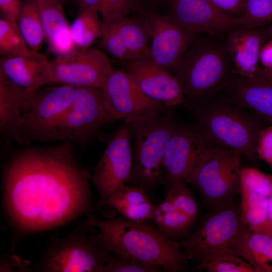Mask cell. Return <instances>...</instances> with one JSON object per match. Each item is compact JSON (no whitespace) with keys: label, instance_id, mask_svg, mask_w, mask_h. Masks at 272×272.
<instances>
[{"label":"cell","instance_id":"obj_1","mask_svg":"<svg viewBox=\"0 0 272 272\" xmlns=\"http://www.w3.org/2000/svg\"><path fill=\"white\" fill-rule=\"evenodd\" d=\"M89 181L70 145L24 149L4 172L3 202L9 220L26 233L66 224L89 209Z\"/></svg>","mask_w":272,"mask_h":272},{"label":"cell","instance_id":"obj_2","mask_svg":"<svg viewBox=\"0 0 272 272\" xmlns=\"http://www.w3.org/2000/svg\"><path fill=\"white\" fill-rule=\"evenodd\" d=\"M86 222L97 228L111 253L162 267L169 272L185 271L188 259L180 242L171 240L145 222L123 217L102 219L89 215Z\"/></svg>","mask_w":272,"mask_h":272},{"label":"cell","instance_id":"obj_3","mask_svg":"<svg viewBox=\"0 0 272 272\" xmlns=\"http://www.w3.org/2000/svg\"><path fill=\"white\" fill-rule=\"evenodd\" d=\"M224 92V95L219 92L192 108L196 122L216 144L240 150L257 167V142L260 132L268 123Z\"/></svg>","mask_w":272,"mask_h":272},{"label":"cell","instance_id":"obj_4","mask_svg":"<svg viewBox=\"0 0 272 272\" xmlns=\"http://www.w3.org/2000/svg\"><path fill=\"white\" fill-rule=\"evenodd\" d=\"M180 121L171 110L125 122L133 138V166L129 184L148 193L164 183V156Z\"/></svg>","mask_w":272,"mask_h":272},{"label":"cell","instance_id":"obj_5","mask_svg":"<svg viewBox=\"0 0 272 272\" xmlns=\"http://www.w3.org/2000/svg\"><path fill=\"white\" fill-rule=\"evenodd\" d=\"M249 230L241 218L240 206L234 202L204 215L180 244L188 260L197 265L222 256L239 257Z\"/></svg>","mask_w":272,"mask_h":272},{"label":"cell","instance_id":"obj_6","mask_svg":"<svg viewBox=\"0 0 272 272\" xmlns=\"http://www.w3.org/2000/svg\"><path fill=\"white\" fill-rule=\"evenodd\" d=\"M173 70L192 108L221 91L232 77L220 48L195 41Z\"/></svg>","mask_w":272,"mask_h":272},{"label":"cell","instance_id":"obj_7","mask_svg":"<svg viewBox=\"0 0 272 272\" xmlns=\"http://www.w3.org/2000/svg\"><path fill=\"white\" fill-rule=\"evenodd\" d=\"M242 156L239 150L218 146L203 158L187 180L208 212L233 203L240 193Z\"/></svg>","mask_w":272,"mask_h":272},{"label":"cell","instance_id":"obj_8","mask_svg":"<svg viewBox=\"0 0 272 272\" xmlns=\"http://www.w3.org/2000/svg\"><path fill=\"white\" fill-rule=\"evenodd\" d=\"M81 226L52 242L40 262L39 269L49 272H104L112 253L101 236L90 232L91 225Z\"/></svg>","mask_w":272,"mask_h":272},{"label":"cell","instance_id":"obj_9","mask_svg":"<svg viewBox=\"0 0 272 272\" xmlns=\"http://www.w3.org/2000/svg\"><path fill=\"white\" fill-rule=\"evenodd\" d=\"M114 120L107 108L101 87H75L71 106L42 141L75 142L86 140Z\"/></svg>","mask_w":272,"mask_h":272},{"label":"cell","instance_id":"obj_10","mask_svg":"<svg viewBox=\"0 0 272 272\" xmlns=\"http://www.w3.org/2000/svg\"><path fill=\"white\" fill-rule=\"evenodd\" d=\"M113 71L110 60L103 51L77 48L45 62L38 90L48 84L100 87Z\"/></svg>","mask_w":272,"mask_h":272},{"label":"cell","instance_id":"obj_11","mask_svg":"<svg viewBox=\"0 0 272 272\" xmlns=\"http://www.w3.org/2000/svg\"><path fill=\"white\" fill-rule=\"evenodd\" d=\"M75 87L60 85L37 90L26 101L12 136L19 143L42 141L71 106Z\"/></svg>","mask_w":272,"mask_h":272},{"label":"cell","instance_id":"obj_12","mask_svg":"<svg viewBox=\"0 0 272 272\" xmlns=\"http://www.w3.org/2000/svg\"><path fill=\"white\" fill-rule=\"evenodd\" d=\"M220 146L197 123L180 122L171 135L164 156V184L169 189L187 181L203 158Z\"/></svg>","mask_w":272,"mask_h":272},{"label":"cell","instance_id":"obj_13","mask_svg":"<svg viewBox=\"0 0 272 272\" xmlns=\"http://www.w3.org/2000/svg\"><path fill=\"white\" fill-rule=\"evenodd\" d=\"M132 136L126 124L116 131L89 175L99 195V205L102 206L130 179L133 166Z\"/></svg>","mask_w":272,"mask_h":272},{"label":"cell","instance_id":"obj_14","mask_svg":"<svg viewBox=\"0 0 272 272\" xmlns=\"http://www.w3.org/2000/svg\"><path fill=\"white\" fill-rule=\"evenodd\" d=\"M100 87L115 120L123 119L125 122L146 118L164 112L167 107L145 95L124 71L114 70Z\"/></svg>","mask_w":272,"mask_h":272},{"label":"cell","instance_id":"obj_15","mask_svg":"<svg viewBox=\"0 0 272 272\" xmlns=\"http://www.w3.org/2000/svg\"><path fill=\"white\" fill-rule=\"evenodd\" d=\"M145 21L152 39L150 56L160 67L174 69L195 41V34L180 26L169 16L147 14Z\"/></svg>","mask_w":272,"mask_h":272},{"label":"cell","instance_id":"obj_16","mask_svg":"<svg viewBox=\"0 0 272 272\" xmlns=\"http://www.w3.org/2000/svg\"><path fill=\"white\" fill-rule=\"evenodd\" d=\"M194 34L229 33L240 28V17L233 16L215 6L210 0H173L168 16Z\"/></svg>","mask_w":272,"mask_h":272},{"label":"cell","instance_id":"obj_17","mask_svg":"<svg viewBox=\"0 0 272 272\" xmlns=\"http://www.w3.org/2000/svg\"><path fill=\"white\" fill-rule=\"evenodd\" d=\"M101 46L113 57L128 60L150 53L149 33L145 21L120 17L102 22Z\"/></svg>","mask_w":272,"mask_h":272},{"label":"cell","instance_id":"obj_18","mask_svg":"<svg viewBox=\"0 0 272 272\" xmlns=\"http://www.w3.org/2000/svg\"><path fill=\"white\" fill-rule=\"evenodd\" d=\"M124 71L145 95L167 108L184 103V93L177 79L158 66L150 53L128 60Z\"/></svg>","mask_w":272,"mask_h":272},{"label":"cell","instance_id":"obj_19","mask_svg":"<svg viewBox=\"0 0 272 272\" xmlns=\"http://www.w3.org/2000/svg\"><path fill=\"white\" fill-rule=\"evenodd\" d=\"M264 38L254 28H238L228 33L226 50L236 75L247 79L257 78L261 67L260 53Z\"/></svg>","mask_w":272,"mask_h":272},{"label":"cell","instance_id":"obj_20","mask_svg":"<svg viewBox=\"0 0 272 272\" xmlns=\"http://www.w3.org/2000/svg\"><path fill=\"white\" fill-rule=\"evenodd\" d=\"M223 90L238 103L272 125V82L232 76Z\"/></svg>","mask_w":272,"mask_h":272},{"label":"cell","instance_id":"obj_21","mask_svg":"<svg viewBox=\"0 0 272 272\" xmlns=\"http://www.w3.org/2000/svg\"><path fill=\"white\" fill-rule=\"evenodd\" d=\"M36 1L49 50L57 56L77 49L62 5L55 0Z\"/></svg>","mask_w":272,"mask_h":272},{"label":"cell","instance_id":"obj_22","mask_svg":"<svg viewBox=\"0 0 272 272\" xmlns=\"http://www.w3.org/2000/svg\"><path fill=\"white\" fill-rule=\"evenodd\" d=\"M46 57L34 51L29 55L2 56L0 74L21 90L28 99L38 90Z\"/></svg>","mask_w":272,"mask_h":272},{"label":"cell","instance_id":"obj_23","mask_svg":"<svg viewBox=\"0 0 272 272\" xmlns=\"http://www.w3.org/2000/svg\"><path fill=\"white\" fill-rule=\"evenodd\" d=\"M104 205L113 207L125 219L141 222L152 220L155 207L144 189L126 184L102 206Z\"/></svg>","mask_w":272,"mask_h":272},{"label":"cell","instance_id":"obj_24","mask_svg":"<svg viewBox=\"0 0 272 272\" xmlns=\"http://www.w3.org/2000/svg\"><path fill=\"white\" fill-rule=\"evenodd\" d=\"M152 220L160 232L169 239L178 242L189 235L196 222L166 198L155 206Z\"/></svg>","mask_w":272,"mask_h":272},{"label":"cell","instance_id":"obj_25","mask_svg":"<svg viewBox=\"0 0 272 272\" xmlns=\"http://www.w3.org/2000/svg\"><path fill=\"white\" fill-rule=\"evenodd\" d=\"M27 100L25 94L0 74V129L12 136Z\"/></svg>","mask_w":272,"mask_h":272},{"label":"cell","instance_id":"obj_26","mask_svg":"<svg viewBox=\"0 0 272 272\" xmlns=\"http://www.w3.org/2000/svg\"><path fill=\"white\" fill-rule=\"evenodd\" d=\"M241 218L253 232L272 237V223L268 216V198L240 187Z\"/></svg>","mask_w":272,"mask_h":272},{"label":"cell","instance_id":"obj_27","mask_svg":"<svg viewBox=\"0 0 272 272\" xmlns=\"http://www.w3.org/2000/svg\"><path fill=\"white\" fill-rule=\"evenodd\" d=\"M239 256L249 262L255 272H272V237L249 229L241 245Z\"/></svg>","mask_w":272,"mask_h":272},{"label":"cell","instance_id":"obj_28","mask_svg":"<svg viewBox=\"0 0 272 272\" xmlns=\"http://www.w3.org/2000/svg\"><path fill=\"white\" fill-rule=\"evenodd\" d=\"M17 24L28 47L38 51L45 37L36 0H25Z\"/></svg>","mask_w":272,"mask_h":272},{"label":"cell","instance_id":"obj_29","mask_svg":"<svg viewBox=\"0 0 272 272\" xmlns=\"http://www.w3.org/2000/svg\"><path fill=\"white\" fill-rule=\"evenodd\" d=\"M98 9L91 7L79 14L71 25V33L77 48H88L102 36V23L98 17Z\"/></svg>","mask_w":272,"mask_h":272},{"label":"cell","instance_id":"obj_30","mask_svg":"<svg viewBox=\"0 0 272 272\" xmlns=\"http://www.w3.org/2000/svg\"><path fill=\"white\" fill-rule=\"evenodd\" d=\"M34 51L27 45L17 24L0 19V54L2 56L29 55Z\"/></svg>","mask_w":272,"mask_h":272},{"label":"cell","instance_id":"obj_31","mask_svg":"<svg viewBox=\"0 0 272 272\" xmlns=\"http://www.w3.org/2000/svg\"><path fill=\"white\" fill-rule=\"evenodd\" d=\"M186 184L184 182L174 184L167 189L166 199L177 209L196 222L199 215V205L195 196Z\"/></svg>","mask_w":272,"mask_h":272},{"label":"cell","instance_id":"obj_32","mask_svg":"<svg viewBox=\"0 0 272 272\" xmlns=\"http://www.w3.org/2000/svg\"><path fill=\"white\" fill-rule=\"evenodd\" d=\"M240 28L253 29L272 22V0H245Z\"/></svg>","mask_w":272,"mask_h":272},{"label":"cell","instance_id":"obj_33","mask_svg":"<svg viewBox=\"0 0 272 272\" xmlns=\"http://www.w3.org/2000/svg\"><path fill=\"white\" fill-rule=\"evenodd\" d=\"M240 187H244L260 196L268 198L272 193V175L263 173L255 167L242 168Z\"/></svg>","mask_w":272,"mask_h":272},{"label":"cell","instance_id":"obj_34","mask_svg":"<svg viewBox=\"0 0 272 272\" xmlns=\"http://www.w3.org/2000/svg\"><path fill=\"white\" fill-rule=\"evenodd\" d=\"M197 266L208 272H255L249 262L234 255L220 256L201 263Z\"/></svg>","mask_w":272,"mask_h":272},{"label":"cell","instance_id":"obj_35","mask_svg":"<svg viewBox=\"0 0 272 272\" xmlns=\"http://www.w3.org/2000/svg\"><path fill=\"white\" fill-rule=\"evenodd\" d=\"M161 270L164 269L133 258L112 253L105 266L104 272H156Z\"/></svg>","mask_w":272,"mask_h":272},{"label":"cell","instance_id":"obj_36","mask_svg":"<svg viewBox=\"0 0 272 272\" xmlns=\"http://www.w3.org/2000/svg\"><path fill=\"white\" fill-rule=\"evenodd\" d=\"M103 8L100 13L103 22L125 17L131 9L130 0H102Z\"/></svg>","mask_w":272,"mask_h":272},{"label":"cell","instance_id":"obj_37","mask_svg":"<svg viewBox=\"0 0 272 272\" xmlns=\"http://www.w3.org/2000/svg\"><path fill=\"white\" fill-rule=\"evenodd\" d=\"M256 150L258 158L272 168V125L265 126L260 132Z\"/></svg>","mask_w":272,"mask_h":272},{"label":"cell","instance_id":"obj_38","mask_svg":"<svg viewBox=\"0 0 272 272\" xmlns=\"http://www.w3.org/2000/svg\"><path fill=\"white\" fill-rule=\"evenodd\" d=\"M21 8L20 0H0L3 18L17 24Z\"/></svg>","mask_w":272,"mask_h":272},{"label":"cell","instance_id":"obj_39","mask_svg":"<svg viewBox=\"0 0 272 272\" xmlns=\"http://www.w3.org/2000/svg\"><path fill=\"white\" fill-rule=\"evenodd\" d=\"M215 6L228 14L243 15L245 0H210Z\"/></svg>","mask_w":272,"mask_h":272},{"label":"cell","instance_id":"obj_40","mask_svg":"<svg viewBox=\"0 0 272 272\" xmlns=\"http://www.w3.org/2000/svg\"><path fill=\"white\" fill-rule=\"evenodd\" d=\"M259 62L263 66L262 67L272 68V39L262 46Z\"/></svg>","mask_w":272,"mask_h":272},{"label":"cell","instance_id":"obj_41","mask_svg":"<svg viewBox=\"0 0 272 272\" xmlns=\"http://www.w3.org/2000/svg\"><path fill=\"white\" fill-rule=\"evenodd\" d=\"M78 7L79 14L91 7H96L100 13L103 8L102 0H75Z\"/></svg>","mask_w":272,"mask_h":272},{"label":"cell","instance_id":"obj_42","mask_svg":"<svg viewBox=\"0 0 272 272\" xmlns=\"http://www.w3.org/2000/svg\"><path fill=\"white\" fill-rule=\"evenodd\" d=\"M257 78L272 82V68L261 67Z\"/></svg>","mask_w":272,"mask_h":272},{"label":"cell","instance_id":"obj_43","mask_svg":"<svg viewBox=\"0 0 272 272\" xmlns=\"http://www.w3.org/2000/svg\"><path fill=\"white\" fill-rule=\"evenodd\" d=\"M268 216L269 221L272 223V193L268 198Z\"/></svg>","mask_w":272,"mask_h":272},{"label":"cell","instance_id":"obj_44","mask_svg":"<svg viewBox=\"0 0 272 272\" xmlns=\"http://www.w3.org/2000/svg\"><path fill=\"white\" fill-rule=\"evenodd\" d=\"M267 34L272 39V25L267 30Z\"/></svg>","mask_w":272,"mask_h":272},{"label":"cell","instance_id":"obj_45","mask_svg":"<svg viewBox=\"0 0 272 272\" xmlns=\"http://www.w3.org/2000/svg\"><path fill=\"white\" fill-rule=\"evenodd\" d=\"M58 2H59V3H60L62 5L63 4H64L66 1V0H55Z\"/></svg>","mask_w":272,"mask_h":272},{"label":"cell","instance_id":"obj_46","mask_svg":"<svg viewBox=\"0 0 272 272\" xmlns=\"http://www.w3.org/2000/svg\"><path fill=\"white\" fill-rule=\"evenodd\" d=\"M271 175H272V172H271Z\"/></svg>","mask_w":272,"mask_h":272}]
</instances>
